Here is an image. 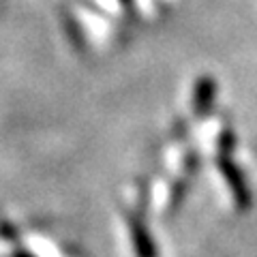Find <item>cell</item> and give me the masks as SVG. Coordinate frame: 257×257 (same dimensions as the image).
<instances>
[{
  "mask_svg": "<svg viewBox=\"0 0 257 257\" xmlns=\"http://www.w3.org/2000/svg\"><path fill=\"white\" fill-rule=\"evenodd\" d=\"M118 3L122 5V7H131V5H133V0H118Z\"/></svg>",
  "mask_w": 257,
  "mask_h": 257,
  "instance_id": "obj_5",
  "label": "cell"
},
{
  "mask_svg": "<svg viewBox=\"0 0 257 257\" xmlns=\"http://www.w3.org/2000/svg\"><path fill=\"white\" fill-rule=\"evenodd\" d=\"M131 229H133V238H135V244H138L140 253H142L144 257H150V255H152V244H150V240H148L146 229L142 227L140 221H133V223H131Z\"/></svg>",
  "mask_w": 257,
  "mask_h": 257,
  "instance_id": "obj_3",
  "label": "cell"
},
{
  "mask_svg": "<svg viewBox=\"0 0 257 257\" xmlns=\"http://www.w3.org/2000/svg\"><path fill=\"white\" fill-rule=\"evenodd\" d=\"M15 257H30V255H26V253H18V255H15Z\"/></svg>",
  "mask_w": 257,
  "mask_h": 257,
  "instance_id": "obj_6",
  "label": "cell"
},
{
  "mask_svg": "<svg viewBox=\"0 0 257 257\" xmlns=\"http://www.w3.org/2000/svg\"><path fill=\"white\" fill-rule=\"evenodd\" d=\"M234 144H236L234 133H231V131H223V133H221V140H219L221 155H229V150L234 148Z\"/></svg>",
  "mask_w": 257,
  "mask_h": 257,
  "instance_id": "obj_4",
  "label": "cell"
},
{
  "mask_svg": "<svg viewBox=\"0 0 257 257\" xmlns=\"http://www.w3.org/2000/svg\"><path fill=\"white\" fill-rule=\"evenodd\" d=\"M216 99V82L210 75H202L193 86V114L204 118L212 111Z\"/></svg>",
  "mask_w": 257,
  "mask_h": 257,
  "instance_id": "obj_2",
  "label": "cell"
},
{
  "mask_svg": "<svg viewBox=\"0 0 257 257\" xmlns=\"http://www.w3.org/2000/svg\"><path fill=\"white\" fill-rule=\"evenodd\" d=\"M219 170L223 174V178L227 180L229 189H231V195H234L238 208L246 210L248 204H251V193H248V189H246V180H244L242 172H240V167L227 155H221L219 157Z\"/></svg>",
  "mask_w": 257,
  "mask_h": 257,
  "instance_id": "obj_1",
  "label": "cell"
}]
</instances>
